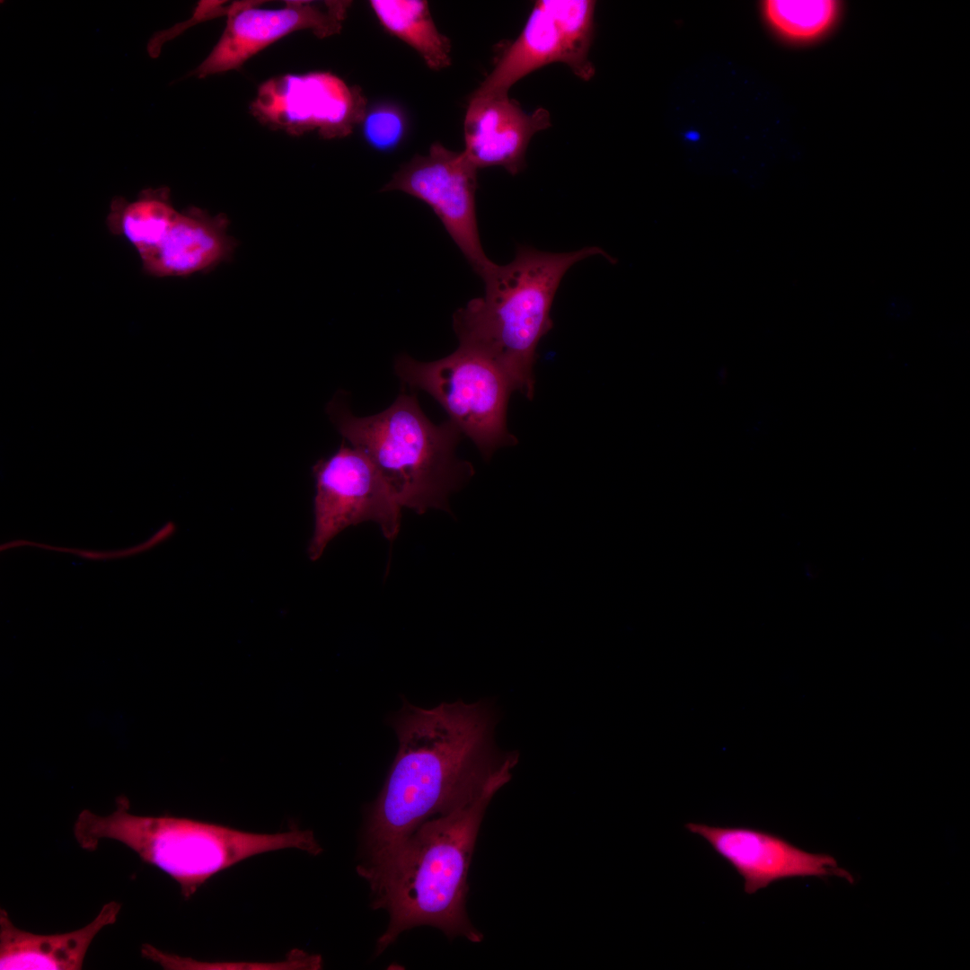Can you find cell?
<instances>
[{
	"label": "cell",
	"instance_id": "1",
	"mask_svg": "<svg viewBox=\"0 0 970 970\" xmlns=\"http://www.w3.org/2000/svg\"><path fill=\"white\" fill-rule=\"evenodd\" d=\"M497 721L494 707L486 701L460 700L424 709L402 700L401 710L389 719L399 748L367 810L365 858L395 846L423 822L511 776L518 755L497 747Z\"/></svg>",
	"mask_w": 970,
	"mask_h": 970
},
{
	"label": "cell",
	"instance_id": "18",
	"mask_svg": "<svg viewBox=\"0 0 970 970\" xmlns=\"http://www.w3.org/2000/svg\"><path fill=\"white\" fill-rule=\"evenodd\" d=\"M839 4L835 1L770 0L764 13L782 35L798 40H814L828 31L836 21Z\"/></svg>",
	"mask_w": 970,
	"mask_h": 970
},
{
	"label": "cell",
	"instance_id": "9",
	"mask_svg": "<svg viewBox=\"0 0 970 970\" xmlns=\"http://www.w3.org/2000/svg\"><path fill=\"white\" fill-rule=\"evenodd\" d=\"M477 172L463 152L436 142L427 154H417L403 163L382 191H402L427 204L482 278L494 262L485 254L478 231Z\"/></svg>",
	"mask_w": 970,
	"mask_h": 970
},
{
	"label": "cell",
	"instance_id": "19",
	"mask_svg": "<svg viewBox=\"0 0 970 970\" xmlns=\"http://www.w3.org/2000/svg\"><path fill=\"white\" fill-rule=\"evenodd\" d=\"M141 955L144 958L160 965L164 969L175 970H201V969H263V970H293L307 969L317 970L322 967V959L320 955L309 954L305 951L294 949L287 955V958L278 962H204L190 957H182L175 954L161 951L150 944H144L141 948Z\"/></svg>",
	"mask_w": 970,
	"mask_h": 970
},
{
	"label": "cell",
	"instance_id": "2",
	"mask_svg": "<svg viewBox=\"0 0 970 970\" xmlns=\"http://www.w3.org/2000/svg\"><path fill=\"white\" fill-rule=\"evenodd\" d=\"M510 778H499L474 797L419 824L395 846L357 867L369 885L372 907L389 915L376 942L382 954L405 930L428 925L448 938L482 940L466 912L468 871L488 805Z\"/></svg>",
	"mask_w": 970,
	"mask_h": 970
},
{
	"label": "cell",
	"instance_id": "10",
	"mask_svg": "<svg viewBox=\"0 0 970 970\" xmlns=\"http://www.w3.org/2000/svg\"><path fill=\"white\" fill-rule=\"evenodd\" d=\"M250 109L271 128L291 135L316 130L331 139L348 136L362 122L366 100L359 88L330 72H310L265 81Z\"/></svg>",
	"mask_w": 970,
	"mask_h": 970
},
{
	"label": "cell",
	"instance_id": "3",
	"mask_svg": "<svg viewBox=\"0 0 970 970\" xmlns=\"http://www.w3.org/2000/svg\"><path fill=\"white\" fill-rule=\"evenodd\" d=\"M598 255L613 260L597 246L568 252L519 246L510 262L494 263L481 278L484 295L454 313L459 345L490 359L514 391L533 399L536 350L553 326L551 309L558 287L573 265Z\"/></svg>",
	"mask_w": 970,
	"mask_h": 970
},
{
	"label": "cell",
	"instance_id": "20",
	"mask_svg": "<svg viewBox=\"0 0 970 970\" xmlns=\"http://www.w3.org/2000/svg\"><path fill=\"white\" fill-rule=\"evenodd\" d=\"M361 123L366 143L372 148L382 152L395 149L403 139L407 128L404 113L399 107L390 103H381L366 109Z\"/></svg>",
	"mask_w": 970,
	"mask_h": 970
},
{
	"label": "cell",
	"instance_id": "11",
	"mask_svg": "<svg viewBox=\"0 0 970 970\" xmlns=\"http://www.w3.org/2000/svg\"><path fill=\"white\" fill-rule=\"evenodd\" d=\"M277 9L252 2L232 4L225 28L208 56L191 72L199 78L239 68L252 56L283 37L311 30L317 37L339 33L349 1H287Z\"/></svg>",
	"mask_w": 970,
	"mask_h": 970
},
{
	"label": "cell",
	"instance_id": "13",
	"mask_svg": "<svg viewBox=\"0 0 970 970\" xmlns=\"http://www.w3.org/2000/svg\"><path fill=\"white\" fill-rule=\"evenodd\" d=\"M551 125L546 109L526 112L508 93L472 94L464 117L462 152L477 170L500 166L516 175L525 167L532 137Z\"/></svg>",
	"mask_w": 970,
	"mask_h": 970
},
{
	"label": "cell",
	"instance_id": "4",
	"mask_svg": "<svg viewBox=\"0 0 970 970\" xmlns=\"http://www.w3.org/2000/svg\"><path fill=\"white\" fill-rule=\"evenodd\" d=\"M128 808L119 798L106 816L83 810L74 825L75 841L88 851L102 839L123 843L176 881L185 900L217 873L252 856L283 849L313 856L322 851L311 830L256 833L185 817L137 816Z\"/></svg>",
	"mask_w": 970,
	"mask_h": 970
},
{
	"label": "cell",
	"instance_id": "5",
	"mask_svg": "<svg viewBox=\"0 0 970 970\" xmlns=\"http://www.w3.org/2000/svg\"><path fill=\"white\" fill-rule=\"evenodd\" d=\"M327 412L340 435L376 467L402 507L423 514L449 511L450 495L474 474L473 466L456 456L462 432L450 419L433 423L415 395L401 392L384 410L357 417L342 394Z\"/></svg>",
	"mask_w": 970,
	"mask_h": 970
},
{
	"label": "cell",
	"instance_id": "8",
	"mask_svg": "<svg viewBox=\"0 0 970 970\" xmlns=\"http://www.w3.org/2000/svg\"><path fill=\"white\" fill-rule=\"evenodd\" d=\"M314 529L307 553L317 560L341 531L362 522L376 523L387 540L400 531L401 506L376 467L359 449L343 442L331 456L313 466Z\"/></svg>",
	"mask_w": 970,
	"mask_h": 970
},
{
	"label": "cell",
	"instance_id": "7",
	"mask_svg": "<svg viewBox=\"0 0 970 970\" xmlns=\"http://www.w3.org/2000/svg\"><path fill=\"white\" fill-rule=\"evenodd\" d=\"M595 2L540 0L517 38L472 94H503L519 80L545 66L562 63L584 81L595 73L590 60Z\"/></svg>",
	"mask_w": 970,
	"mask_h": 970
},
{
	"label": "cell",
	"instance_id": "12",
	"mask_svg": "<svg viewBox=\"0 0 970 970\" xmlns=\"http://www.w3.org/2000/svg\"><path fill=\"white\" fill-rule=\"evenodd\" d=\"M690 833L703 838L744 879V891L760 889L785 878L837 877L849 883L854 877L825 853H813L786 839L750 827H720L688 823Z\"/></svg>",
	"mask_w": 970,
	"mask_h": 970
},
{
	"label": "cell",
	"instance_id": "14",
	"mask_svg": "<svg viewBox=\"0 0 970 970\" xmlns=\"http://www.w3.org/2000/svg\"><path fill=\"white\" fill-rule=\"evenodd\" d=\"M228 224L225 215L212 216L195 207L178 212L163 242L140 258L143 272L172 278L212 269L233 256L235 241Z\"/></svg>",
	"mask_w": 970,
	"mask_h": 970
},
{
	"label": "cell",
	"instance_id": "15",
	"mask_svg": "<svg viewBox=\"0 0 970 970\" xmlns=\"http://www.w3.org/2000/svg\"><path fill=\"white\" fill-rule=\"evenodd\" d=\"M121 904H105L84 927L58 934H35L17 928L4 909L0 910L1 970H79L101 929L114 924Z\"/></svg>",
	"mask_w": 970,
	"mask_h": 970
},
{
	"label": "cell",
	"instance_id": "16",
	"mask_svg": "<svg viewBox=\"0 0 970 970\" xmlns=\"http://www.w3.org/2000/svg\"><path fill=\"white\" fill-rule=\"evenodd\" d=\"M178 212L169 189H148L133 201L114 198L106 224L112 234L127 240L142 258L163 242Z\"/></svg>",
	"mask_w": 970,
	"mask_h": 970
},
{
	"label": "cell",
	"instance_id": "6",
	"mask_svg": "<svg viewBox=\"0 0 970 970\" xmlns=\"http://www.w3.org/2000/svg\"><path fill=\"white\" fill-rule=\"evenodd\" d=\"M394 372L404 384L433 397L485 459L517 443L507 428L514 390L499 367L482 354L459 345L452 354L431 362L401 355Z\"/></svg>",
	"mask_w": 970,
	"mask_h": 970
},
{
	"label": "cell",
	"instance_id": "21",
	"mask_svg": "<svg viewBox=\"0 0 970 970\" xmlns=\"http://www.w3.org/2000/svg\"><path fill=\"white\" fill-rule=\"evenodd\" d=\"M175 531V525L173 523L169 522L163 527L154 533L146 540L135 544L133 546H128L126 548L100 551V550H88L81 548L65 547L49 545L42 542H31L29 540L18 539L12 540L1 544V551L12 550L21 547H33L48 551H53L57 552H62L66 554H71L82 559L95 560V561H106L109 560H116L122 558H128L136 556L149 551L155 547L157 544L163 542L167 538L171 537Z\"/></svg>",
	"mask_w": 970,
	"mask_h": 970
},
{
	"label": "cell",
	"instance_id": "17",
	"mask_svg": "<svg viewBox=\"0 0 970 970\" xmlns=\"http://www.w3.org/2000/svg\"><path fill=\"white\" fill-rule=\"evenodd\" d=\"M370 6L382 27L411 47L428 68L450 66V40L437 30L427 1L371 0Z\"/></svg>",
	"mask_w": 970,
	"mask_h": 970
}]
</instances>
